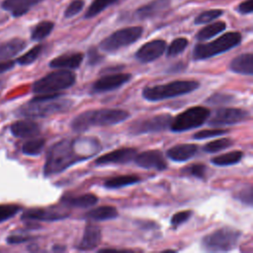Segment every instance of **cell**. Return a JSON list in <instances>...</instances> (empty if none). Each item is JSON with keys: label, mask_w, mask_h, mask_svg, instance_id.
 <instances>
[{"label": "cell", "mask_w": 253, "mask_h": 253, "mask_svg": "<svg viewBox=\"0 0 253 253\" xmlns=\"http://www.w3.org/2000/svg\"><path fill=\"white\" fill-rule=\"evenodd\" d=\"M198 151V146L193 143H183L177 144L170 147L166 155L169 159L176 162H185L196 155Z\"/></svg>", "instance_id": "cell-18"}, {"label": "cell", "mask_w": 253, "mask_h": 253, "mask_svg": "<svg viewBox=\"0 0 253 253\" xmlns=\"http://www.w3.org/2000/svg\"><path fill=\"white\" fill-rule=\"evenodd\" d=\"M243 156V152L239 150H233L224 154L213 157L211 162L215 166H229L238 163Z\"/></svg>", "instance_id": "cell-28"}, {"label": "cell", "mask_w": 253, "mask_h": 253, "mask_svg": "<svg viewBox=\"0 0 253 253\" xmlns=\"http://www.w3.org/2000/svg\"><path fill=\"white\" fill-rule=\"evenodd\" d=\"M133 160L136 165L145 169H155L161 171L167 168V163L162 152L157 149L146 150L136 154Z\"/></svg>", "instance_id": "cell-14"}, {"label": "cell", "mask_w": 253, "mask_h": 253, "mask_svg": "<svg viewBox=\"0 0 253 253\" xmlns=\"http://www.w3.org/2000/svg\"><path fill=\"white\" fill-rule=\"evenodd\" d=\"M42 1V0H4L2 7L9 11L14 17H20Z\"/></svg>", "instance_id": "cell-22"}, {"label": "cell", "mask_w": 253, "mask_h": 253, "mask_svg": "<svg viewBox=\"0 0 253 253\" xmlns=\"http://www.w3.org/2000/svg\"><path fill=\"white\" fill-rule=\"evenodd\" d=\"M83 58L84 55L81 52L62 54L53 58L49 62V67L57 69H76L81 65Z\"/></svg>", "instance_id": "cell-19"}, {"label": "cell", "mask_w": 253, "mask_h": 253, "mask_svg": "<svg viewBox=\"0 0 253 253\" xmlns=\"http://www.w3.org/2000/svg\"><path fill=\"white\" fill-rule=\"evenodd\" d=\"M141 27H128L116 31L100 42V48L106 52H114L136 42L142 35Z\"/></svg>", "instance_id": "cell-9"}, {"label": "cell", "mask_w": 253, "mask_h": 253, "mask_svg": "<svg viewBox=\"0 0 253 253\" xmlns=\"http://www.w3.org/2000/svg\"><path fill=\"white\" fill-rule=\"evenodd\" d=\"M25 46L26 42L21 39H13L0 44V62L11 59L13 56L22 51Z\"/></svg>", "instance_id": "cell-25"}, {"label": "cell", "mask_w": 253, "mask_h": 253, "mask_svg": "<svg viewBox=\"0 0 253 253\" xmlns=\"http://www.w3.org/2000/svg\"><path fill=\"white\" fill-rule=\"evenodd\" d=\"M140 182V178L135 175H121L108 179L104 183V187L109 190L121 189L126 186H131Z\"/></svg>", "instance_id": "cell-27"}, {"label": "cell", "mask_w": 253, "mask_h": 253, "mask_svg": "<svg viewBox=\"0 0 253 253\" xmlns=\"http://www.w3.org/2000/svg\"><path fill=\"white\" fill-rule=\"evenodd\" d=\"M227 130L226 129H221V128H211V129H203L200 130L198 132H196L193 135L194 139H206V138H210V137H213V136H218L221 134L226 133Z\"/></svg>", "instance_id": "cell-38"}, {"label": "cell", "mask_w": 253, "mask_h": 253, "mask_svg": "<svg viewBox=\"0 0 253 253\" xmlns=\"http://www.w3.org/2000/svg\"><path fill=\"white\" fill-rule=\"evenodd\" d=\"M84 7V1L83 0H74L72 1L68 7L65 10L64 13V17L65 18H71L73 16H75L76 14H78Z\"/></svg>", "instance_id": "cell-42"}, {"label": "cell", "mask_w": 253, "mask_h": 253, "mask_svg": "<svg viewBox=\"0 0 253 253\" xmlns=\"http://www.w3.org/2000/svg\"><path fill=\"white\" fill-rule=\"evenodd\" d=\"M240 42L241 35L237 32L223 34L221 37L211 42L197 44L193 50V58L195 60L208 59L235 47Z\"/></svg>", "instance_id": "cell-6"}, {"label": "cell", "mask_w": 253, "mask_h": 253, "mask_svg": "<svg viewBox=\"0 0 253 253\" xmlns=\"http://www.w3.org/2000/svg\"><path fill=\"white\" fill-rule=\"evenodd\" d=\"M225 23L224 22H215L213 24L208 25L205 28H203L198 34H197V39L199 41H206L210 40L211 38L218 35L225 29Z\"/></svg>", "instance_id": "cell-30"}, {"label": "cell", "mask_w": 253, "mask_h": 253, "mask_svg": "<svg viewBox=\"0 0 253 253\" xmlns=\"http://www.w3.org/2000/svg\"><path fill=\"white\" fill-rule=\"evenodd\" d=\"M130 79H131V74L129 73L108 74L99 78L97 81L93 83L91 92L94 94H99V93L113 91L122 87L124 84L127 83Z\"/></svg>", "instance_id": "cell-12"}, {"label": "cell", "mask_w": 253, "mask_h": 253, "mask_svg": "<svg viewBox=\"0 0 253 253\" xmlns=\"http://www.w3.org/2000/svg\"><path fill=\"white\" fill-rule=\"evenodd\" d=\"M14 64H15V62L13 60H10V59L0 62V74L6 72L7 70H9L11 68H13Z\"/></svg>", "instance_id": "cell-47"}, {"label": "cell", "mask_w": 253, "mask_h": 253, "mask_svg": "<svg viewBox=\"0 0 253 253\" xmlns=\"http://www.w3.org/2000/svg\"><path fill=\"white\" fill-rule=\"evenodd\" d=\"M119 216L117 209L113 206H102L96 209H93L85 213V217L95 221H103L114 219Z\"/></svg>", "instance_id": "cell-26"}, {"label": "cell", "mask_w": 253, "mask_h": 253, "mask_svg": "<svg viewBox=\"0 0 253 253\" xmlns=\"http://www.w3.org/2000/svg\"><path fill=\"white\" fill-rule=\"evenodd\" d=\"M241 232L233 228H218L203 237L202 247L209 252H226L236 247Z\"/></svg>", "instance_id": "cell-7"}, {"label": "cell", "mask_w": 253, "mask_h": 253, "mask_svg": "<svg viewBox=\"0 0 253 253\" xmlns=\"http://www.w3.org/2000/svg\"><path fill=\"white\" fill-rule=\"evenodd\" d=\"M53 23L49 21H42L39 23L32 31L31 38L34 41H42L46 38L53 29Z\"/></svg>", "instance_id": "cell-31"}, {"label": "cell", "mask_w": 253, "mask_h": 253, "mask_svg": "<svg viewBox=\"0 0 253 253\" xmlns=\"http://www.w3.org/2000/svg\"><path fill=\"white\" fill-rule=\"evenodd\" d=\"M53 250H54V251H63V250H65V247H64V246L55 245V246L53 247Z\"/></svg>", "instance_id": "cell-48"}, {"label": "cell", "mask_w": 253, "mask_h": 253, "mask_svg": "<svg viewBox=\"0 0 253 253\" xmlns=\"http://www.w3.org/2000/svg\"><path fill=\"white\" fill-rule=\"evenodd\" d=\"M223 13V11L215 9V10H209V11H205L203 13H201L196 19H195V24L201 25V24H206L209 23L216 18H218L219 16H221Z\"/></svg>", "instance_id": "cell-36"}, {"label": "cell", "mask_w": 253, "mask_h": 253, "mask_svg": "<svg viewBox=\"0 0 253 253\" xmlns=\"http://www.w3.org/2000/svg\"><path fill=\"white\" fill-rule=\"evenodd\" d=\"M101 236L102 234L100 227L94 223H88L85 226L82 238L76 247L81 251L92 250L100 243Z\"/></svg>", "instance_id": "cell-17"}, {"label": "cell", "mask_w": 253, "mask_h": 253, "mask_svg": "<svg viewBox=\"0 0 253 253\" xmlns=\"http://www.w3.org/2000/svg\"><path fill=\"white\" fill-rule=\"evenodd\" d=\"M211 117V116H210ZM249 117V113L238 108H221L216 110L213 115L209 118L210 126H225L239 124Z\"/></svg>", "instance_id": "cell-11"}, {"label": "cell", "mask_w": 253, "mask_h": 253, "mask_svg": "<svg viewBox=\"0 0 253 253\" xmlns=\"http://www.w3.org/2000/svg\"><path fill=\"white\" fill-rule=\"evenodd\" d=\"M98 149L99 143L93 138L62 139L48 149L43 174L45 177L59 174L70 166L93 156Z\"/></svg>", "instance_id": "cell-1"}, {"label": "cell", "mask_w": 253, "mask_h": 253, "mask_svg": "<svg viewBox=\"0 0 253 253\" xmlns=\"http://www.w3.org/2000/svg\"><path fill=\"white\" fill-rule=\"evenodd\" d=\"M31 236H25V235H10L7 237V242L9 244H19L24 243L29 240H31Z\"/></svg>", "instance_id": "cell-45"}, {"label": "cell", "mask_w": 253, "mask_h": 253, "mask_svg": "<svg viewBox=\"0 0 253 253\" xmlns=\"http://www.w3.org/2000/svg\"><path fill=\"white\" fill-rule=\"evenodd\" d=\"M45 145V139L42 137L32 138L22 145V152L29 156L40 155Z\"/></svg>", "instance_id": "cell-29"}, {"label": "cell", "mask_w": 253, "mask_h": 253, "mask_svg": "<svg viewBox=\"0 0 253 253\" xmlns=\"http://www.w3.org/2000/svg\"><path fill=\"white\" fill-rule=\"evenodd\" d=\"M39 124L32 120H20L12 124L11 132L16 137H32L40 132Z\"/></svg>", "instance_id": "cell-20"}, {"label": "cell", "mask_w": 253, "mask_h": 253, "mask_svg": "<svg viewBox=\"0 0 253 253\" xmlns=\"http://www.w3.org/2000/svg\"><path fill=\"white\" fill-rule=\"evenodd\" d=\"M236 199L246 206H252V187L249 185L247 188L242 189L236 194Z\"/></svg>", "instance_id": "cell-43"}, {"label": "cell", "mask_w": 253, "mask_h": 253, "mask_svg": "<svg viewBox=\"0 0 253 253\" xmlns=\"http://www.w3.org/2000/svg\"><path fill=\"white\" fill-rule=\"evenodd\" d=\"M200 83L196 80H176L165 84L145 87L142 97L149 102H157L179 97L198 89Z\"/></svg>", "instance_id": "cell-4"}, {"label": "cell", "mask_w": 253, "mask_h": 253, "mask_svg": "<svg viewBox=\"0 0 253 253\" xmlns=\"http://www.w3.org/2000/svg\"><path fill=\"white\" fill-rule=\"evenodd\" d=\"M68 216V213L60 211L54 207L50 208H36L29 209L24 211L22 219L24 220H36V221H55L63 219Z\"/></svg>", "instance_id": "cell-13"}, {"label": "cell", "mask_w": 253, "mask_h": 253, "mask_svg": "<svg viewBox=\"0 0 253 253\" xmlns=\"http://www.w3.org/2000/svg\"><path fill=\"white\" fill-rule=\"evenodd\" d=\"M128 117V112L125 110H90L76 116L70 123V127L76 132H83L93 126H108L121 124L125 122Z\"/></svg>", "instance_id": "cell-3"}, {"label": "cell", "mask_w": 253, "mask_h": 253, "mask_svg": "<svg viewBox=\"0 0 253 253\" xmlns=\"http://www.w3.org/2000/svg\"><path fill=\"white\" fill-rule=\"evenodd\" d=\"M135 155H136V149L132 147H123L98 157L95 160V164L96 165L126 164L132 161Z\"/></svg>", "instance_id": "cell-16"}, {"label": "cell", "mask_w": 253, "mask_h": 253, "mask_svg": "<svg viewBox=\"0 0 253 253\" xmlns=\"http://www.w3.org/2000/svg\"><path fill=\"white\" fill-rule=\"evenodd\" d=\"M87 56H88L87 63L92 66L100 63L103 60V56L98 52V50L96 48H90Z\"/></svg>", "instance_id": "cell-44"}, {"label": "cell", "mask_w": 253, "mask_h": 253, "mask_svg": "<svg viewBox=\"0 0 253 253\" xmlns=\"http://www.w3.org/2000/svg\"><path fill=\"white\" fill-rule=\"evenodd\" d=\"M206 169L207 168L204 164L198 163V164H193V165L189 166L184 171L193 177H196L199 179H204L205 175H206Z\"/></svg>", "instance_id": "cell-40"}, {"label": "cell", "mask_w": 253, "mask_h": 253, "mask_svg": "<svg viewBox=\"0 0 253 253\" xmlns=\"http://www.w3.org/2000/svg\"><path fill=\"white\" fill-rule=\"evenodd\" d=\"M188 45V40L185 39V38H178V39H175L171 43L170 45L167 47V50H166V55L168 57H173V56H176L178 54H180L181 52H183L186 47Z\"/></svg>", "instance_id": "cell-34"}, {"label": "cell", "mask_w": 253, "mask_h": 253, "mask_svg": "<svg viewBox=\"0 0 253 253\" xmlns=\"http://www.w3.org/2000/svg\"><path fill=\"white\" fill-rule=\"evenodd\" d=\"M20 210L18 205H0V222L13 217Z\"/></svg>", "instance_id": "cell-37"}, {"label": "cell", "mask_w": 253, "mask_h": 253, "mask_svg": "<svg viewBox=\"0 0 253 253\" xmlns=\"http://www.w3.org/2000/svg\"><path fill=\"white\" fill-rule=\"evenodd\" d=\"M166 49L163 40H153L141 45L135 52V58L141 63H148L159 58Z\"/></svg>", "instance_id": "cell-15"}, {"label": "cell", "mask_w": 253, "mask_h": 253, "mask_svg": "<svg viewBox=\"0 0 253 253\" xmlns=\"http://www.w3.org/2000/svg\"><path fill=\"white\" fill-rule=\"evenodd\" d=\"M118 0H94L92 2V4L90 5V7L88 8L86 14H85V18L90 19L93 18L95 16H97L98 14H100L103 10H105L106 8H108L109 6L113 5L114 3H116Z\"/></svg>", "instance_id": "cell-33"}, {"label": "cell", "mask_w": 253, "mask_h": 253, "mask_svg": "<svg viewBox=\"0 0 253 253\" xmlns=\"http://www.w3.org/2000/svg\"><path fill=\"white\" fill-rule=\"evenodd\" d=\"M61 95L50 93L37 96L20 107L17 113L19 116L28 119H35L66 112L72 107L73 102L70 99L63 98Z\"/></svg>", "instance_id": "cell-2"}, {"label": "cell", "mask_w": 253, "mask_h": 253, "mask_svg": "<svg viewBox=\"0 0 253 253\" xmlns=\"http://www.w3.org/2000/svg\"><path fill=\"white\" fill-rule=\"evenodd\" d=\"M233 100V97L227 94H212L206 101L207 104L210 105H219V104H227Z\"/></svg>", "instance_id": "cell-41"}, {"label": "cell", "mask_w": 253, "mask_h": 253, "mask_svg": "<svg viewBox=\"0 0 253 253\" xmlns=\"http://www.w3.org/2000/svg\"><path fill=\"white\" fill-rule=\"evenodd\" d=\"M170 4V0H154L147 5H144L137 9L135 15L138 19L143 20L150 17H153L165 10Z\"/></svg>", "instance_id": "cell-24"}, {"label": "cell", "mask_w": 253, "mask_h": 253, "mask_svg": "<svg viewBox=\"0 0 253 253\" xmlns=\"http://www.w3.org/2000/svg\"><path fill=\"white\" fill-rule=\"evenodd\" d=\"M173 117L169 114H160L146 120L137 121L129 126V133L138 135L151 132H158L170 127Z\"/></svg>", "instance_id": "cell-10"}, {"label": "cell", "mask_w": 253, "mask_h": 253, "mask_svg": "<svg viewBox=\"0 0 253 253\" xmlns=\"http://www.w3.org/2000/svg\"><path fill=\"white\" fill-rule=\"evenodd\" d=\"M42 50V44H38V45L34 46L33 48H31L29 51H27L22 56H20L17 59V62L19 64H21V65L31 64L32 62H34L40 56Z\"/></svg>", "instance_id": "cell-35"}, {"label": "cell", "mask_w": 253, "mask_h": 253, "mask_svg": "<svg viewBox=\"0 0 253 253\" xmlns=\"http://www.w3.org/2000/svg\"><path fill=\"white\" fill-rule=\"evenodd\" d=\"M229 68L234 73L243 74V75H252L253 74L252 53H242L234 57L229 64Z\"/></svg>", "instance_id": "cell-21"}, {"label": "cell", "mask_w": 253, "mask_h": 253, "mask_svg": "<svg viewBox=\"0 0 253 253\" xmlns=\"http://www.w3.org/2000/svg\"><path fill=\"white\" fill-rule=\"evenodd\" d=\"M233 144L232 139L228 137H222L212 140L204 146V150L208 153H215L220 150H224Z\"/></svg>", "instance_id": "cell-32"}, {"label": "cell", "mask_w": 253, "mask_h": 253, "mask_svg": "<svg viewBox=\"0 0 253 253\" xmlns=\"http://www.w3.org/2000/svg\"><path fill=\"white\" fill-rule=\"evenodd\" d=\"M238 11L241 14H250L252 12V0H246L238 6Z\"/></svg>", "instance_id": "cell-46"}, {"label": "cell", "mask_w": 253, "mask_h": 253, "mask_svg": "<svg viewBox=\"0 0 253 253\" xmlns=\"http://www.w3.org/2000/svg\"><path fill=\"white\" fill-rule=\"evenodd\" d=\"M211 116L209 109L203 106H196L187 109L172 119L170 129L174 132H182L204 125Z\"/></svg>", "instance_id": "cell-8"}, {"label": "cell", "mask_w": 253, "mask_h": 253, "mask_svg": "<svg viewBox=\"0 0 253 253\" xmlns=\"http://www.w3.org/2000/svg\"><path fill=\"white\" fill-rule=\"evenodd\" d=\"M76 75L70 69H59L42 77L33 84L32 90L36 94H50L65 90L74 85Z\"/></svg>", "instance_id": "cell-5"}, {"label": "cell", "mask_w": 253, "mask_h": 253, "mask_svg": "<svg viewBox=\"0 0 253 253\" xmlns=\"http://www.w3.org/2000/svg\"><path fill=\"white\" fill-rule=\"evenodd\" d=\"M61 203L72 208H88L98 203V198L93 194H83L79 196H63Z\"/></svg>", "instance_id": "cell-23"}, {"label": "cell", "mask_w": 253, "mask_h": 253, "mask_svg": "<svg viewBox=\"0 0 253 253\" xmlns=\"http://www.w3.org/2000/svg\"><path fill=\"white\" fill-rule=\"evenodd\" d=\"M192 215V211H178L176 212L174 215H172L171 217V225L174 227H178L179 225H181L182 223L186 222Z\"/></svg>", "instance_id": "cell-39"}]
</instances>
